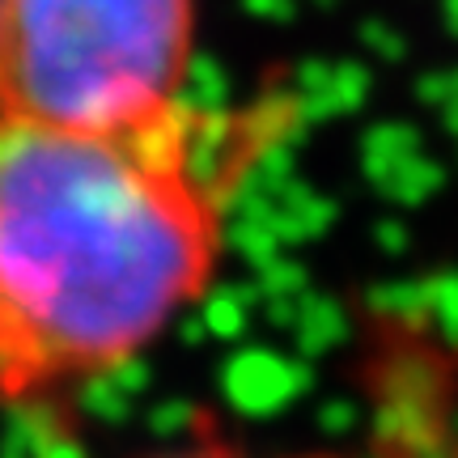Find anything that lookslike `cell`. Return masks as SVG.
I'll return each instance as SVG.
<instances>
[{"instance_id":"obj_1","label":"cell","mask_w":458,"mask_h":458,"mask_svg":"<svg viewBox=\"0 0 458 458\" xmlns=\"http://www.w3.org/2000/svg\"><path fill=\"white\" fill-rule=\"evenodd\" d=\"M289 128V98L187 102L119 136L0 119V408H47L196 310L246 179Z\"/></svg>"},{"instance_id":"obj_2","label":"cell","mask_w":458,"mask_h":458,"mask_svg":"<svg viewBox=\"0 0 458 458\" xmlns=\"http://www.w3.org/2000/svg\"><path fill=\"white\" fill-rule=\"evenodd\" d=\"M196 0H0V119L119 136L187 106Z\"/></svg>"},{"instance_id":"obj_3","label":"cell","mask_w":458,"mask_h":458,"mask_svg":"<svg viewBox=\"0 0 458 458\" xmlns=\"http://www.w3.org/2000/svg\"><path fill=\"white\" fill-rule=\"evenodd\" d=\"M360 458H458V348L428 318L386 310L360 331Z\"/></svg>"},{"instance_id":"obj_4","label":"cell","mask_w":458,"mask_h":458,"mask_svg":"<svg viewBox=\"0 0 458 458\" xmlns=\"http://www.w3.org/2000/svg\"><path fill=\"white\" fill-rule=\"evenodd\" d=\"M136 458H360V450L314 445V450H255L225 420H191L174 442H162Z\"/></svg>"}]
</instances>
